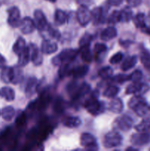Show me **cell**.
<instances>
[{"mask_svg": "<svg viewBox=\"0 0 150 151\" xmlns=\"http://www.w3.org/2000/svg\"><path fill=\"white\" fill-rule=\"evenodd\" d=\"M107 52V47L103 43H96L94 47V54L96 62H101Z\"/></svg>", "mask_w": 150, "mask_h": 151, "instance_id": "cell-18", "label": "cell"}, {"mask_svg": "<svg viewBox=\"0 0 150 151\" xmlns=\"http://www.w3.org/2000/svg\"><path fill=\"white\" fill-rule=\"evenodd\" d=\"M117 29L113 26H109L101 31L100 38L104 41H109L117 36Z\"/></svg>", "mask_w": 150, "mask_h": 151, "instance_id": "cell-22", "label": "cell"}, {"mask_svg": "<svg viewBox=\"0 0 150 151\" xmlns=\"http://www.w3.org/2000/svg\"><path fill=\"white\" fill-rule=\"evenodd\" d=\"M124 0H107V4L109 6H113V7H117L119 6L121 4H122Z\"/></svg>", "mask_w": 150, "mask_h": 151, "instance_id": "cell-50", "label": "cell"}, {"mask_svg": "<svg viewBox=\"0 0 150 151\" xmlns=\"http://www.w3.org/2000/svg\"><path fill=\"white\" fill-rule=\"evenodd\" d=\"M19 29L21 32L24 35H29L34 32L35 27V22L33 19L30 17H24L21 21L20 25H19Z\"/></svg>", "mask_w": 150, "mask_h": 151, "instance_id": "cell-14", "label": "cell"}, {"mask_svg": "<svg viewBox=\"0 0 150 151\" xmlns=\"http://www.w3.org/2000/svg\"><path fill=\"white\" fill-rule=\"evenodd\" d=\"M21 68V67L18 65L13 67V75L11 83L14 84V85L19 84L23 80V71Z\"/></svg>", "mask_w": 150, "mask_h": 151, "instance_id": "cell-37", "label": "cell"}, {"mask_svg": "<svg viewBox=\"0 0 150 151\" xmlns=\"http://www.w3.org/2000/svg\"><path fill=\"white\" fill-rule=\"evenodd\" d=\"M19 59H18V66H21V67H24V66H26L30 60V53H29V47L26 46V48L24 50L21 54H19Z\"/></svg>", "mask_w": 150, "mask_h": 151, "instance_id": "cell-30", "label": "cell"}, {"mask_svg": "<svg viewBox=\"0 0 150 151\" xmlns=\"http://www.w3.org/2000/svg\"><path fill=\"white\" fill-rule=\"evenodd\" d=\"M128 6L130 7H137L141 5L143 0H126Z\"/></svg>", "mask_w": 150, "mask_h": 151, "instance_id": "cell-48", "label": "cell"}, {"mask_svg": "<svg viewBox=\"0 0 150 151\" xmlns=\"http://www.w3.org/2000/svg\"><path fill=\"white\" fill-rule=\"evenodd\" d=\"M76 3L81 6H85V7H89L93 4V0H76Z\"/></svg>", "mask_w": 150, "mask_h": 151, "instance_id": "cell-49", "label": "cell"}, {"mask_svg": "<svg viewBox=\"0 0 150 151\" xmlns=\"http://www.w3.org/2000/svg\"><path fill=\"white\" fill-rule=\"evenodd\" d=\"M69 21V16L67 13L63 10L57 9L54 12V23L57 26H61V25L66 24Z\"/></svg>", "mask_w": 150, "mask_h": 151, "instance_id": "cell-25", "label": "cell"}, {"mask_svg": "<svg viewBox=\"0 0 150 151\" xmlns=\"http://www.w3.org/2000/svg\"><path fill=\"white\" fill-rule=\"evenodd\" d=\"M26 121V114L24 111H19L16 116L15 124L17 126V128H21L25 125Z\"/></svg>", "mask_w": 150, "mask_h": 151, "instance_id": "cell-40", "label": "cell"}, {"mask_svg": "<svg viewBox=\"0 0 150 151\" xmlns=\"http://www.w3.org/2000/svg\"><path fill=\"white\" fill-rule=\"evenodd\" d=\"M129 75H124V74H118L117 75H115L112 78H110V79L111 81V83H119V84H122L126 82V81H129Z\"/></svg>", "mask_w": 150, "mask_h": 151, "instance_id": "cell-41", "label": "cell"}, {"mask_svg": "<svg viewBox=\"0 0 150 151\" xmlns=\"http://www.w3.org/2000/svg\"><path fill=\"white\" fill-rule=\"evenodd\" d=\"M126 150H138V148H135V147H127V148H126Z\"/></svg>", "mask_w": 150, "mask_h": 151, "instance_id": "cell-52", "label": "cell"}, {"mask_svg": "<svg viewBox=\"0 0 150 151\" xmlns=\"http://www.w3.org/2000/svg\"><path fill=\"white\" fill-rule=\"evenodd\" d=\"M98 75L103 80H109L113 75V70L110 66H106L101 68L98 72Z\"/></svg>", "mask_w": 150, "mask_h": 151, "instance_id": "cell-38", "label": "cell"}, {"mask_svg": "<svg viewBox=\"0 0 150 151\" xmlns=\"http://www.w3.org/2000/svg\"><path fill=\"white\" fill-rule=\"evenodd\" d=\"M141 30L144 33L150 35V11L149 12L148 16L146 17V27L144 29H141Z\"/></svg>", "mask_w": 150, "mask_h": 151, "instance_id": "cell-47", "label": "cell"}, {"mask_svg": "<svg viewBox=\"0 0 150 151\" xmlns=\"http://www.w3.org/2000/svg\"><path fill=\"white\" fill-rule=\"evenodd\" d=\"M6 62H7V60H6L5 58L0 53V69L6 66Z\"/></svg>", "mask_w": 150, "mask_h": 151, "instance_id": "cell-51", "label": "cell"}, {"mask_svg": "<svg viewBox=\"0 0 150 151\" xmlns=\"http://www.w3.org/2000/svg\"><path fill=\"white\" fill-rule=\"evenodd\" d=\"M140 60L144 67L150 72V52L146 49H142L140 52Z\"/></svg>", "mask_w": 150, "mask_h": 151, "instance_id": "cell-31", "label": "cell"}, {"mask_svg": "<svg viewBox=\"0 0 150 151\" xmlns=\"http://www.w3.org/2000/svg\"><path fill=\"white\" fill-rule=\"evenodd\" d=\"M137 63H138V57H137V55L128 56L124 60L121 66V70L124 71V72H126V71L132 69L136 65Z\"/></svg>", "mask_w": 150, "mask_h": 151, "instance_id": "cell-29", "label": "cell"}, {"mask_svg": "<svg viewBox=\"0 0 150 151\" xmlns=\"http://www.w3.org/2000/svg\"><path fill=\"white\" fill-rule=\"evenodd\" d=\"M46 1H49V2H51V3H54V2H56L57 0H46Z\"/></svg>", "mask_w": 150, "mask_h": 151, "instance_id": "cell-53", "label": "cell"}, {"mask_svg": "<svg viewBox=\"0 0 150 151\" xmlns=\"http://www.w3.org/2000/svg\"><path fill=\"white\" fill-rule=\"evenodd\" d=\"M1 132H2V131H1V130L0 129V134H1Z\"/></svg>", "mask_w": 150, "mask_h": 151, "instance_id": "cell-54", "label": "cell"}, {"mask_svg": "<svg viewBox=\"0 0 150 151\" xmlns=\"http://www.w3.org/2000/svg\"><path fill=\"white\" fill-rule=\"evenodd\" d=\"M124 58V54L121 52H118L115 53L110 59V63L111 64L115 65V64H118V63H121V60H123Z\"/></svg>", "mask_w": 150, "mask_h": 151, "instance_id": "cell-45", "label": "cell"}, {"mask_svg": "<svg viewBox=\"0 0 150 151\" xmlns=\"http://www.w3.org/2000/svg\"><path fill=\"white\" fill-rule=\"evenodd\" d=\"M91 90V86L88 83H83L79 85L77 89L75 91L74 94L72 96V98H73V100L74 101H76V100H79V99L83 98L88 93H90Z\"/></svg>", "mask_w": 150, "mask_h": 151, "instance_id": "cell-19", "label": "cell"}, {"mask_svg": "<svg viewBox=\"0 0 150 151\" xmlns=\"http://www.w3.org/2000/svg\"><path fill=\"white\" fill-rule=\"evenodd\" d=\"M0 97L4 99L7 102H12L15 100L16 93L14 90L10 87H1L0 88Z\"/></svg>", "mask_w": 150, "mask_h": 151, "instance_id": "cell-26", "label": "cell"}, {"mask_svg": "<svg viewBox=\"0 0 150 151\" xmlns=\"http://www.w3.org/2000/svg\"><path fill=\"white\" fill-rule=\"evenodd\" d=\"M137 132H145L150 130V118H145L135 126Z\"/></svg>", "mask_w": 150, "mask_h": 151, "instance_id": "cell-39", "label": "cell"}, {"mask_svg": "<svg viewBox=\"0 0 150 151\" xmlns=\"http://www.w3.org/2000/svg\"><path fill=\"white\" fill-rule=\"evenodd\" d=\"M26 47V41L22 37H19L13 46V51L16 55H19Z\"/></svg>", "mask_w": 150, "mask_h": 151, "instance_id": "cell-33", "label": "cell"}, {"mask_svg": "<svg viewBox=\"0 0 150 151\" xmlns=\"http://www.w3.org/2000/svg\"><path fill=\"white\" fill-rule=\"evenodd\" d=\"M150 89L149 84L145 83H132L129 84L125 90L126 94H135V95H143Z\"/></svg>", "mask_w": 150, "mask_h": 151, "instance_id": "cell-8", "label": "cell"}, {"mask_svg": "<svg viewBox=\"0 0 150 151\" xmlns=\"http://www.w3.org/2000/svg\"><path fill=\"white\" fill-rule=\"evenodd\" d=\"M41 33L44 38H48V39L51 38V39L60 40V37H61L60 30L57 29V28L54 27L50 24H49L47 27L43 32H41Z\"/></svg>", "mask_w": 150, "mask_h": 151, "instance_id": "cell-17", "label": "cell"}, {"mask_svg": "<svg viewBox=\"0 0 150 151\" xmlns=\"http://www.w3.org/2000/svg\"><path fill=\"white\" fill-rule=\"evenodd\" d=\"M8 17H7V23L11 27H19L20 25L21 18L20 10L16 6H13L7 9V10Z\"/></svg>", "mask_w": 150, "mask_h": 151, "instance_id": "cell-10", "label": "cell"}, {"mask_svg": "<svg viewBox=\"0 0 150 151\" xmlns=\"http://www.w3.org/2000/svg\"><path fill=\"white\" fill-rule=\"evenodd\" d=\"M133 119L129 115L124 114L123 116H119L115 119L113 122V127L114 129L119 130V131H130L133 127Z\"/></svg>", "mask_w": 150, "mask_h": 151, "instance_id": "cell-6", "label": "cell"}, {"mask_svg": "<svg viewBox=\"0 0 150 151\" xmlns=\"http://www.w3.org/2000/svg\"><path fill=\"white\" fill-rule=\"evenodd\" d=\"M129 81H132V83H139L142 80L143 73L141 70L137 69L129 75Z\"/></svg>", "mask_w": 150, "mask_h": 151, "instance_id": "cell-43", "label": "cell"}, {"mask_svg": "<svg viewBox=\"0 0 150 151\" xmlns=\"http://www.w3.org/2000/svg\"><path fill=\"white\" fill-rule=\"evenodd\" d=\"M93 40V35L88 32H85L80 38L79 41V47H85V46H91V41Z\"/></svg>", "mask_w": 150, "mask_h": 151, "instance_id": "cell-42", "label": "cell"}, {"mask_svg": "<svg viewBox=\"0 0 150 151\" xmlns=\"http://www.w3.org/2000/svg\"><path fill=\"white\" fill-rule=\"evenodd\" d=\"M84 107L90 114L94 116L101 114L105 111V105L104 102L98 98V92L95 91L84 103Z\"/></svg>", "mask_w": 150, "mask_h": 151, "instance_id": "cell-1", "label": "cell"}, {"mask_svg": "<svg viewBox=\"0 0 150 151\" xmlns=\"http://www.w3.org/2000/svg\"><path fill=\"white\" fill-rule=\"evenodd\" d=\"M0 72V80L4 83H10L13 80V67L4 66Z\"/></svg>", "mask_w": 150, "mask_h": 151, "instance_id": "cell-23", "label": "cell"}, {"mask_svg": "<svg viewBox=\"0 0 150 151\" xmlns=\"http://www.w3.org/2000/svg\"><path fill=\"white\" fill-rule=\"evenodd\" d=\"M34 16V22H35V27L38 29L40 32H43L47 26L49 25L48 22H47V19L46 17L45 14L44 12L40 9H37L34 11L33 13Z\"/></svg>", "mask_w": 150, "mask_h": 151, "instance_id": "cell-12", "label": "cell"}, {"mask_svg": "<svg viewBox=\"0 0 150 151\" xmlns=\"http://www.w3.org/2000/svg\"><path fill=\"white\" fill-rule=\"evenodd\" d=\"M132 19L137 28L142 29L146 27V16L144 13H137L135 17L133 16Z\"/></svg>", "mask_w": 150, "mask_h": 151, "instance_id": "cell-36", "label": "cell"}, {"mask_svg": "<svg viewBox=\"0 0 150 151\" xmlns=\"http://www.w3.org/2000/svg\"><path fill=\"white\" fill-rule=\"evenodd\" d=\"M28 47H29V53H30V60L35 66H41L43 63V60H44L41 50L40 51L38 46L33 43H30Z\"/></svg>", "mask_w": 150, "mask_h": 151, "instance_id": "cell-13", "label": "cell"}, {"mask_svg": "<svg viewBox=\"0 0 150 151\" xmlns=\"http://www.w3.org/2000/svg\"><path fill=\"white\" fill-rule=\"evenodd\" d=\"M82 120L80 118L75 116H68L63 118V125L69 128H76L80 126Z\"/></svg>", "mask_w": 150, "mask_h": 151, "instance_id": "cell-24", "label": "cell"}, {"mask_svg": "<svg viewBox=\"0 0 150 151\" xmlns=\"http://www.w3.org/2000/svg\"><path fill=\"white\" fill-rule=\"evenodd\" d=\"M130 142L134 146H144L150 143V131L138 132L131 137Z\"/></svg>", "mask_w": 150, "mask_h": 151, "instance_id": "cell-11", "label": "cell"}, {"mask_svg": "<svg viewBox=\"0 0 150 151\" xmlns=\"http://www.w3.org/2000/svg\"><path fill=\"white\" fill-rule=\"evenodd\" d=\"M38 80L35 77H30L28 79L25 87V94L27 98L32 97L38 90Z\"/></svg>", "mask_w": 150, "mask_h": 151, "instance_id": "cell-15", "label": "cell"}, {"mask_svg": "<svg viewBox=\"0 0 150 151\" xmlns=\"http://www.w3.org/2000/svg\"><path fill=\"white\" fill-rule=\"evenodd\" d=\"M123 142V137L116 129L109 131L105 134L103 139V145L107 149L120 146Z\"/></svg>", "mask_w": 150, "mask_h": 151, "instance_id": "cell-4", "label": "cell"}, {"mask_svg": "<svg viewBox=\"0 0 150 151\" xmlns=\"http://www.w3.org/2000/svg\"><path fill=\"white\" fill-rule=\"evenodd\" d=\"M78 53L79 50L76 49H64L58 55H55L51 59V63L54 66H60L62 63H71L76 58Z\"/></svg>", "mask_w": 150, "mask_h": 151, "instance_id": "cell-3", "label": "cell"}, {"mask_svg": "<svg viewBox=\"0 0 150 151\" xmlns=\"http://www.w3.org/2000/svg\"><path fill=\"white\" fill-rule=\"evenodd\" d=\"M1 115L2 116L3 119L9 122V121H11L15 116V115H16V111H15V109L13 106H5V107H4L1 109Z\"/></svg>", "mask_w": 150, "mask_h": 151, "instance_id": "cell-32", "label": "cell"}, {"mask_svg": "<svg viewBox=\"0 0 150 151\" xmlns=\"http://www.w3.org/2000/svg\"><path fill=\"white\" fill-rule=\"evenodd\" d=\"M108 109L113 114H121L124 110L123 101L119 97H114L109 103Z\"/></svg>", "mask_w": 150, "mask_h": 151, "instance_id": "cell-21", "label": "cell"}, {"mask_svg": "<svg viewBox=\"0 0 150 151\" xmlns=\"http://www.w3.org/2000/svg\"><path fill=\"white\" fill-rule=\"evenodd\" d=\"M128 106L138 116H146L150 110L146 100L143 95H134L128 102Z\"/></svg>", "mask_w": 150, "mask_h": 151, "instance_id": "cell-2", "label": "cell"}, {"mask_svg": "<svg viewBox=\"0 0 150 151\" xmlns=\"http://www.w3.org/2000/svg\"><path fill=\"white\" fill-rule=\"evenodd\" d=\"M96 7L91 11V22L94 26L104 24L107 20V15L110 6Z\"/></svg>", "mask_w": 150, "mask_h": 151, "instance_id": "cell-5", "label": "cell"}, {"mask_svg": "<svg viewBox=\"0 0 150 151\" xmlns=\"http://www.w3.org/2000/svg\"><path fill=\"white\" fill-rule=\"evenodd\" d=\"M54 109L57 113H61L64 109V101L60 97L57 99L54 104Z\"/></svg>", "mask_w": 150, "mask_h": 151, "instance_id": "cell-46", "label": "cell"}, {"mask_svg": "<svg viewBox=\"0 0 150 151\" xmlns=\"http://www.w3.org/2000/svg\"><path fill=\"white\" fill-rule=\"evenodd\" d=\"M79 52H80L81 58L82 61L85 63H91L93 60L94 55L91 50V46H85V47H79Z\"/></svg>", "mask_w": 150, "mask_h": 151, "instance_id": "cell-28", "label": "cell"}, {"mask_svg": "<svg viewBox=\"0 0 150 151\" xmlns=\"http://www.w3.org/2000/svg\"><path fill=\"white\" fill-rule=\"evenodd\" d=\"M0 6H1V2H0Z\"/></svg>", "mask_w": 150, "mask_h": 151, "instance_id": "cell-56", "label": "cell"}, {"mask_svg": "<svg viewBox=\"0 0 150 151\" xmlns=\"http://www.w3.org/2000/svg\"><path fill=\"white\" fill-rule=\"evenodd\" d=\"M133 18V12L130 7H125L121 10H119V22L127 23Z\"/></svg>", "mask_w": 150, "mask_h": 151, "instance_id": "cell-27", "label": "cell"}, {"mask_svg": "<svg viewBox=\"0 0 150 151\" xmlns=\"http://www.w3.org/2000/svg\"><path fill=\"white\" fill-rule=\"evenodd\" d=\"M0 116H1V111H0Z\"/></svg>", "mask_w": 150, "mask_h": 151, "instance_id": "cell-55", "label": "cell"}, {"mask_svg": "<svg viewBox=\"0 0 150 151\" xmlns=\"http://www.w3.org/2000/svg\"><path fill=\"white\" fill-rule=\"evenodd\" d=\"M76 17L79 25L86 27L91 22V11L85 6H79L76 12Z\"/></svg>", "mask_w": 150, "mask_h": 151, "instance_id": "cell-9", "label": "cell"}, {"mask_svg": "<svg viewBox=\"0 0 150 151\" xmlns=\"http://www.w3.org/2000/svg\"><path fill=\"white\" fill-rule=\"evenodd\" d=\"M149 150H150V149H149Z\"/></svg>", "mask_w": 150, "mask_h": 151, "instance_id": "cell-57", "label": "cell"}, {"mask_svg": "<svg viewBox=\"0 0 150 151\" xmlns=\"http://www.w3.org/2000/svg\"><path fill=\"white\" fill-rule=\"evenodd\" d=\"M80 145L85 149L90 150H99V145L96 138L90 133H82L80 136Z\"/></svg>", "mask_w": 150, "mask_h": 151, "instance_id": "cell-7", "label": "cell"}, {"mask_svg": "<svg viewBox=\"0 0 150 151\" xmlns=\"http://www.w3.org/2000/svg\"><path fill=\"white\" fill-rule=\"evenodd\" d=\"M120 88L115 85H110L105 88L103 92V96L107 98H114L119 94Z\"/></svg>", "mask_w": 150, "mask_h": 151, "instance_id": "cell-35", "label": "cell"}, {"mask_svg": "<svg viewBox=\"0 0 150 151\" xmlns=\"http://www.w3.org/2000/svg\"><path fill=\"white\" fill-rule=\"evenodd\" d=\"M58 49L57 44L54 41H51V39L48 38H44V41H42L41 47V50L43 54L45 55H51L53 53L56 52Z\"/></svg>", "mask_w": 150, "mask_h": 151, "instance_id": "cell-16", "label": "cell"}, {"mask_svg": "<svg viewBox=\"0 0 150 151\" xmlns=\"http://www.w3.org/2000/svg\"><path fill=\"white\" fill-rule=\"evenodd\" d=\"M107 23L110 24H116L119 22V10H114L110 13L107 19Z\"/></svg>", "mask_w": 150, "mask_h": 151, "instance_id": "cell-44", "label": "cell"}, {"mask_svg": "<svg viewBox=\"0 0 150 151\" xmlns=\"http://www.w3.org/2000/svg\"><path fill=\"white\" fill-rule=\"evenodd\" d=\"M71 63H62L60 66V69H59L58 71V75L60 78H64L66 77L71 75Z\"/></svg>", "mask_w": 150, "mask_h": 151, "instance_id": "cell-34", "label": "cell"}, {"mask_svg": "<svg viewBox=\"0 0 150 151\" xmlns=\"http://www.w3.org/2000/svg\"><path fill=\"white\" fill-rule=\"evenodd\" d=\"M89 72V67L87 65H79L75 67H72L71 75L74 79L78 80L84 78Z\"/></svg>", "mask_w": 150, "mask_h": 151, "instance_id": "cell-20", "label": "cell"}]
</instances>
